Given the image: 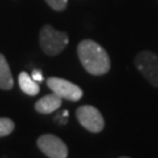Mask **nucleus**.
<instances>
[{
    "instance_id": "obj_1",
    "label": "nucleus",
    "mask_w": 158,
    "mask_h": 158,
    "mask_svg": "<svg viewBox=\"0 0 158 158\" xmlns=\"http://www.w3.org/2000/svg\"><path fill=\"white\" fill-rule=\"evenodd\" d=\"M77 54L85 69L91 75H103L110 69L108 53L93 40H83L77 46Z\"/></svg>"
},
{
    "instance_id": "obj_2",
    "label": "nucleus",
    "mask_w": 158,
    "mask_h": 158,
    "mask_svg": "<svg viewBox=\"0 0 158 158\" xmlns=\"http://www.w3.org/2000/svg\"><path fill=\"white\" fill-rule=\"evenodd\" d=\"M68 45V35L59 32L49 25L44 26L40 31V46L47 55L55 56L60 54Z\"/></svg>"
},
{
    "instance_id": "obj_3",
    "label": "nucleus",
    "mask_w": 158,
    "mask_h": 158,
    "mask_svg": "<svg viewBox=\"0 0 158 158\" xmlns=\"http://www.w3.org/2000/svg\"><path fill=\"white\" fill-rule=\"evenodd\" d=\"M135 63L142 75L158 88V55L149 51L141 52L136 56Z\"/></svg>"
},
{
    "instance_id": "obj_4",
    "label": "nucleus",
    "mask_w": 158,
    "mask_h": 158,
    "mask_svg": "<svg viewBox=\"0 0 158 158\" xmlns=\"http://www.w3.org/2000/svg\"><path fill=\"white\" fill-rule=\"evenodd\" d=\"M47 85L52 90V93L68 101H79L83 95V91L79 85L60 77H49L47 80Z\"/></svg>"
},
{
    "instance_id": "obj_5",
    "label": "nucleus",
    "mask_w": 158,
    "mask_h": 158,
    "mask_svg": "<svg viewBox=\"0 0 158 158\" xmlns=\"http://www.w3.org/2000/svg\"><path fill=\"white\" fill-rule=\"evenodd\" d=\"M76 118L80 124L90 132H100L104 128V119L101 113L93 106H82L76 110Z\"/></svg>"
},
{
    "instance_id": "obj_6",
    "label": "nucleus",
    "mask_w": 158,
    "mask_h": 158,
    "mask_svg": "<svg viewBox=\"0 0 158 158\" xmlns=\"http://www.w3.org/2000/svg\"><path fill=\"white\" fill-rule=\"evenodd\" d=\"M38 147L48 158H67L68 148L62 139L52 134H46L39 137Z\"/></svg>"
},
{
    "instance_id": "obj_7",
    "label": "nucleus",
    "mask_w": 158,
    "mask_h": 158,
    "mask_svg": "<svg viewBox=\"0 0 158 158\" xmlns=\"http://www.w3.org/2000/svg\"><path fill=\"white\" fill-rule=\"evenodd\" d=\"M62 104V98L56 94L52 93L44 96L35 103V110L40 114H52L57 110Z\"/></svg>"
},
{
    "instance_id": "obj_8",
    "label": "nucleus",
    "mask_w": 158,
    "mask_h": 158,
    "mask_svg": "<svg viewBox=\"0 0 158 158\" xmlns=\"http://www.w3.org/2000/svg\"><path fill=\"white\" fill-rule=\"evenodd\" d=\"M12 88H13V76L11 69L5 56L0 54V89L10 90Z\"/></svg>"
},
{
    "instance_id": "obj_9",
    "label": "nucleus",
    "mask_w": 158,
    "mask_h": 158,
    "mask_svg": "<svg viewBox=\"0 0 158 158\" xmlns=\"http://www.w3.org/2000/svg\"><path fill=\"white\" fill-rule=\"evenodd\" d=\"M19 85H20V89L27 95L34 96L39 94L40 91L39 85L26 72H23L19 75Z\"/></svg>"
},
{
    "instance_id": "obj_10",
    "label": "nucleus",
    "mask_w": 158,
    "mask_h": 158,
    "mask_svg": "<svg viewBox=\"0 0 158 158\" xmlns=\"http://www.w3.org/2000/svg\"><path fill=\"white\" fill-rule=\"evenodd\" d=\"M14 122L10 118L1 117L0 118V137H5L12 134V131L14 130Z\"/></svg>"
},
{
    "instance_id": "obj_11",
    "label": "nucleus",
    "mask_w": 158,
    "mask_h": 158,
    "mask_svg": "<svg viewBox=\"0 0 158 158\" xmlns=\"http://www.w3.org/2000/svg\"><path fill=\"white\" fill-rule=\"evenodd\" d=\"M46 2L55 11H63L67 7L68 0H46Z\"/></svg>"
},
{
    "instance_id": "obj_12",
    "label": "nucleus",
    "mask_w": 158,
    "mask_h": 158,
    "mask_svg": "<svg viewBox=\"0 0 158 158\" xmlns=\"http://www.w3.org/2000/svg\"><path fill=\"white\" fill-rule=\"evenodd\" d=\"M32 79L35 81V82H41L44 80V76H42V73L40 72L39 69H34L33 73H32Z\"/></svg>"
},
{
    "instance_id": "obj_13",
    "label": "nucleus",
    "mask_w": 158,
    "mask_h": 158,
    "mask_svg": "<svg viewBox=\"0 0 158 158\" xmlns=\"http://www.w3.org/2000/svg\"><path fill=\"white\" fill-rule=\"evenodd\" d=\"M62 115L64 116V117H67V116H68V111H67V110H64V111L62 113Z\"/></svg>"
},
{
    "instance_id": "obj_14",
    "label": "nucleus",
    "mask_w": 158,
    "mask_h": 158,
    "mask_svg": "<svg viewBox=\"0 0 158 158\" xmlns=\"http://www.w3.org/2000/svg\"><path fill=\"white\" fill-rule=\"evenodd\" d=\"M119 158H130V157H119Z\"/></svg>"
}]
</instances>
